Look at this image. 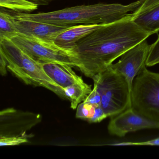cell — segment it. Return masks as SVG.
Listing matches in <instances>:
<instances>
[{
    "label": "cell",
    "mask_w": 159,
    "mask_h": 159,
    "mask_svg": "<svg viewBox=\"0 0 159 159\" xmlns=\"http://www.w3.org/2000/svg\"><path fill=\"white\" fill-rule=\"evenodd\" d=\"M132 16L102 26L78 41L71 51L75 67L93 79L126 51L147 39L150 34L138 26Z\"/></svg>",
    "instance_id": "1"
},
{
    "label": "cell",
    "mask_w": 159,
    "mask_h": 159,
    "mask_svg": "<svg viewBox=\"0 0 159 159\" xmlns=\"http://www.w3.org/2000/svg\"><path fill=\"white\" fill-rule=\"evenodd\" d=\"M144 0L127 5L99 3L65 8L54 11L29 14L14 12L16 19L30 20L63 27L80 25H107L132 16Z\"/></svg>",
    "instance_id": "2"
},
{
    "label": "cell",
    "mask_w": 159,
    "mask_h": 159,
    "mask_svg": "<svg viewBox=\"0 0 159 159\" xmlns=\"http://www.w3.org/2000/svg\"><path fill=\"white\" fill-rule=\"evenodd\" d=\"M0 54L6 61L7 69L25 84L44 87L66 99L64 90L46 74L42 64L25 52L12 41L5 39L0 42Z\"/></svg>",
    "instance_id": "3"
},
{
    "label": "cell",
    "mask_w": 159,
    "mask_h": 159,
    "mask_svg": "<svg viewBox=\"0 0 159 159\" xmlns=\"http://www.w3.org/2000/svg\"><path fill=\"white\" fill-rule=\"evenodd\" d=\"M92 79L101 95V107L108 117L116 116L131 107V89L123 76L109 67Z\"/></svg>",
    "instance_id": "4"
},
{
    "label": "cell",
    "mask_w": 159,
    "mask_h": 159,
    "mask_svg": "<svg viewBox=\"0 0 159 159\" xmlns=\"http://www.w3.org/2000/svg\"><path fill=\"white\" fill-rule=\"evenodd\" d=\"M131 107L136 112L159 123V73L145 67L132 84Z\"/></svg>",
    "instance_id": "5"
},
{
    "label": "cell",
    "mask_w": 159,
    "mask_h": 159,
    "mask_svg": "<svg viewBox=\"0 0 159 159\" xmlns=\"http://www.w3.org/2000/svg\"><path fill=\"white\" fill-rule=\"evenodd\" d=\"M13 42L35 60L40 63H54L75 67L70 53L57 45L19 35Z\"/></svg>",
    "instance_id": "6"
},
{
    "label": "cell",
    "mask_w": 159,
    "mask_h": 159,
    "mask_svg": "<svg viewBox=\"0 0 159 159\" xmlns=\"http://www.w3.org/2000/svg\"><path fill=\"white\" fill-rule=\"evenodd\" d=\"M40 114L9 108L0 112V136H29L27 132L41 121Z\"/></svg>",
    "instance_id": "7"
},
{
    "label": "cell",
    "mask_w": 159,
    "mask_h": 159,
    "mask_svg": "<svg viewBox=\"0 0 159 159\" xmlns=\"http://www.w3.org/2000/svg\"><path fill=\"white\" fill-rule=\"evenodd\" d=\"M150 48V45L147 40H144L125 52L117 63L110 66L111 69L125 78L131 91L135 78L146 67Z\"/></svg>",
    "instance_id": "8"
},
{
    "label": "cell",
    "mask_w": 159,
    "mask_h": 159,
    "mask_svg": "<svg viewBox=\"0 0 159 159\" xmlns=\"http://www.w3.org/2000/svg\"><path fill=\"white\" fill-rule=\"evenodd\" d=\"M146 129H159V123L139 115L131 107L111 117L108 125L109 133L120 137L131 132Z\"/></svg>",
    "instance_id": "9"
},
{
    "label": "cell",
    "mask_w": 159,
    "mask_h": 159,
    "mask_svg": "<svg viewBox=\"0 0 159 159\" xmlns=\"http://www.w3.org/2000/svg\"><path fill=\"white\" fill-rule=\"evenodd\" d=\"M15 26L20 35L52 44H54L56 39L61 33L71 27L23 19H16Z\"/></svg>",
    "instance_id": "10"
},
{
    "label": "cell",
    "mask_w": 159,
    "mask_h": 159,
    "mask_svg": "<svg viewBox=\"0 0 159 159\" xmlns=\"http://www.w3.org/2000/svg\"><path fill=\"white\" fill-rule=\"evenodd\" d=\"M44 71L62 89L74 84L84 82L71 66L54 63H41Z\"/></svg>",
    "instance_id": "11"
},
{
    "label": "cell",
    "mask_w": 159,
    "mask_h": 159,
    "mask_svg": "<svg viewBox=\"0 0 159 159\" xmlns=\"http://www.w3.org/2000/svg\"><path fill=\"white\" fill-rule=\"evenodd\" d=\"M103 25H80L71 27L61 33L56 39L55 43L72 55L71 51L78 41Z\"/></svg>",
    "instance_id": "12"
},
{
    "label": "cell",
    "mask_w": 159,
    "mask_h": 159,
    "mask_svg": "<svg viewBox=\"0 0 159 159\" xmlns=\"http://www.w3.org/2000/svg\"><path fill=\"white\" fill-rule=\"evenodd\" d=\"M132 20L151 35L159 31V3L151 9L132 16Z\"/></svg>",
    "instance_id": "13"
},
{
    "label": "cell",
    "mask_w": 159,
    "mask_h": 159,
    "mask_svg": "<svg viewBox=\"0 0 159 159\" xmlns=\"http://www.w3.org/2000/svg\"><path fill=\"white\" fill-rule=\"evenodd\" d=\"M66 99L70 100V107L77 108L79 104L84 101L86 97L92 92L91 85L84 82L74 84L63 89Z\"/></svg>",
    "instance_id": "14"
},
{
    "label": "cell",
    "mask_w": 159,
    "mask_h": 159,
    "mask_svg": "<svg viewBox=\"0 0 159 159\" xmlns=\"http://www.w3.org/2000/svg\"><path fill=\"white\" fill-rule=\"evenodd\" d=\"M13 15L8 12L5 8L0 10V42L3 40H12L19 35L15 26Z\"/></svg>",
    "instance_id": "15"
},
{
    "label": "cell",
    "mask_w": 159,
    "mask_h": 159,
    "mask_svg": "<svg viewBox=\"0 0 159 159\" xmlns=\"http://www.w3.org/2000/svg\"><path fill=\"white\" fill-rule=\"evenodd\" d=\"M1 7L16 12H29L38 9L37 4L27 0H0Z\"/></svg>",
    "instance_id": "16"
},
{
    "label": "cell",
    "mask_w": 159,
    "mask_h": 159,
    "mask_svg": "<svg viewBox=\"0 0 159 159\" xmlns=\"http://www.w3.org/2000/svg\"><path fill=\"white\" fill-rule=\"evenodd\" d=\"M95 108L93 105L83 102L77 107L76 117L90 122L94 113Z\"/></svg>",
    "instance_id": "17"
},
{
    "label": "cell",
    "mask_w": 159,
    "mask_h": 159,
    "mask_svg": "<svg viewBox=\"0 0 159 159\" xmlns=\"http://www.w3.org/2000/svg\"><path fill=\"white\" fill-rule=\"evenodd\" d=\"M31 136H0V146H13L21 145L29 142V137Z\"/></svg>",
    "instance_id": "18"
},
{
    "label": "cell",
    "mask_w": 159,
    "mask_h": 159,
    "mask_svg": "<svg viewBox=\"0 0 159 159\" xmlns=\"http://www.w3.org/2000/svg\"><path fill=\"white\" fill-rule=\"evenodd\" d=\"M159 64V36L155 42L150 45L146 66L151 67Z\"/></svg>",
    "instance_id": "19"
},
{
    "label": "cell",
    "mask_w": 159,
    "mask_h": 159,
    "mask_svg": "<svg viewBox=\"0 0 159 159\" xmlns=\"http://www.w3.org/2000/svg\"><path fill=\"white\" fill-rule=\"evenodd\" d=\"M84 103L93 105L96 107H101V96L96 86H94L92 92L86 97L84 101Z\"/></svg>",
    "instance_id": "20"
},
{
    "label": "cell",
    "mask_w": 159,
    "mask_h": 159,
    "mask_svg": "<svg viewBox=\"0 0 159 159\" xmlns=\"http://www.w3.org/2000/svg\"><path fill=\"white\" fill-rule=\"evenodd\" d=\"M159 3V0H144L142 5L139 8L133 13V16L138 15L142 13Z\"/></svg>",
    "instance_id": "21"
},
{
    "label": "cell",
    "mask_w": 159,
    "mask_h": 159,
    "mask_svg": "<svg viewBox=\"0 0 159 159\" xmlns=\"http://www.w3.org/2000/svg\"><path fill=\"white\" fill-rule=\"evenodd\" d=\"M113 146H159V137L144 142H122L117 144H111Z\"/></svg>",
    "instance_id": "22"
},
{
    "label": "cell",
    "mask_w": 159,
    "mask_h": 159,
    "mask_svg": "<svg viewBox=\"0 0 159 159\" xmlns=\"http://www.w3.org/2000/svg\"><path fill=\"white\" fill-rule=\"evenodd\" d=\"M108 117L101 107H96L92 119L90 120V123H98Z\"/></svg>",
    "instance_id": "23"
},
{
    "label": "cell",
    "mask_w": 159,
    "mask_h": 159,
    "mask_svg": "<svg viewBox=\"0 0 159 159\" xmlns=\"http://www.w3.org/2000/svg\"><path fill=\"white\" fill-rule=\"evenodd\" d=\"M7 64L3 56L0 54V73L2 76L7 74Z\"/></svg>",
    "instance_id": "24"
},
{
    "label": "cell",
    "mask_w": 159,
    "mask_h": 159,
    "mask_svg": "<svg viewBox=\"0 0 159 159\" xmlns=\"http://www.w3.org/2000/svg\"><path fill=\"white\" fill-rule=\"evenodd\" d=\"M27 1L31 2L39 6V5H48L52 2L57 1V0H27Z\"/></svg>",
    "instance_id": "25"
}]
</instances>
